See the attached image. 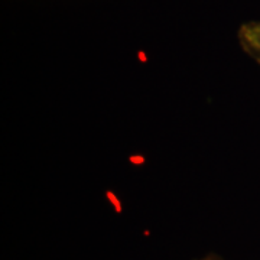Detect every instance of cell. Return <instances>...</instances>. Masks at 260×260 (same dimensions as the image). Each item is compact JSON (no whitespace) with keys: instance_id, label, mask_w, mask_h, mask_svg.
Segmentation results:
<instances>
[{"instance_id":"obj_1","label":"cell","mask_w":260,"mask_h":260,"mask_svg":"<svg viewBox=\"0 0 260 260\" xmlns=\"http://www.w3.org/2000/svg\"><path fill=\"white\" fill-rule=\"evenodd\" d=\"M237 38L243 51L260 65V22H247L242 25Z\"/></svg>"}]
</instances>
